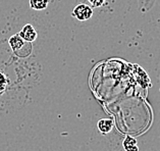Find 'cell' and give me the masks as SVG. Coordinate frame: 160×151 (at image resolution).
Here are the masks:
<instances>
[{
	"mask_svg": "<svg viewBox=\"0 0 160 151\" xmlns=\"http://www.w3.org/2000/svg\"><path fill=\"white\" fill-rule=\"evenodd\" d=\"M8 44L10 46L11 50H12V52L14 53V55H17L18 57H21V58L28 57L29 55H31V53H32V50H33L32 43L25 41L18 34L12 35V36L9 38Z\"/></svg>",
	"mask_w": 160,
	"mask_h": 151,
	"instance_id": "6da1fadb",
	"label": "cell"
},
{
	"mask_svg": "<svg viewBox=\"0 0 160 151\" xmlns=\"http://www.w3.org/2000/svg\"><path fill=\"white\" fill-rule=\"evenodd\" d=\"M93 13H94V11H93L91 6H89L88 4H85V3H81V4H78L75 8H73L72 14L78 21L85 22L92 18Z\"/></svg>",
	"mask_w": 160,
	"mask_h": 151,
	"instance_id": "7a4b0ae2",
	"label": "cell"
},
{
	"mask_svg": "<svg viewBox=\"0 0 160 151\" xmlns=\"http://www.w3.org/2000/svg\"><path fill=\"white\" fill-rule=\"evenodd\" d=\"M18 35L25 41L31 42V43L36 40L38 37L37 31L34 29V27L31 24H27L26 26H24V28L21 30V32L18 33Z\"/></svg>",
	"mask_w": 160,
	"mask_h": 151,
	"instance_id": "3957f363",
	"label": "cell"
},
{
	"mask_svg": "<svg viewBox=\"0 0 160 151\" xmlns=\"http://www.w3.org/2000/svg\"><path fill=\"white\" fill-rule=\"evenodd\" d=\"M156 0H137V3H138V7L139 10L141 13H147V11L151 10L153 8V6L155 4Z\"/></svg>",
	"mask_w": 160,
	"mask_h": 151,
	"instance_id": "277c9868",
	"label": "cell"
},
{
	"mask_svg": "<svg viewBox=\"0 0 160 151\" xmlns=\"http://www.w3.org/2000/svg\"><path fill=\"white\" fill-rule=\"evenodd\" d=\"M29 4L34 10H43L47 8L49 0H29Z\"/></svg>",
	"mask_w": 160,
	"mask_h": 151,
	"instance_id": "5b68a950",
	"label": "cell"
},
{
	"mask_svg": "<svg viewBox=\"0 0 160 151\" xmlns=\"http://www.w3.org/2000/svg\"><path fill=\"white\" fill-rule=\"evenodd\" d=\"M124 148L127 151H138V147L136 145V141L132 140V138H128L123 143Z\"/></svg>",
	"mask_w": 160,
	"mask_h": 151,
	"instance_id": "8992f818",
	"label": "cell"
},
{
	"mask_svg": "<svg viewBox=\"0 0 160 151\" xmlns=\"http://www.w3.org/2000/svg\"><path fill=\"white\" fill-rule=\"evenodd\" d=\"M99 129L104 132V133H107L109 130H111V123L108 119H104V121H101L99 123Z\"/></svg>",
	"mask_w": 160,
	"mask_h": 151,
	"instance_id": "52a82bcc",
	"label": "cell"
},
{
	"mask_svg": "<svg viewBox=\"0 0 160 151\" xmlns=\"http://www.w3.org/2000/svg\"><path fill=\"white\" fill-rule=\"evenodd\" d=\"M6 85H7V78L5 77L4 73L0 72V93H2L5 90Z\"/></svg>",
	"mask_w": 160,
	"mask_h": 151,
	"instance_id": "ba28073f",
	"label": "cell"
},
{
	"mask_svg": "<svg viewBox=\"0 0 160 151\" xmlns=\"http://www.w3.org/2000/svg\"><path fill=\"white\" fill-rule=\"evenodd\" d=\"M88 1L93 7H100L104 4L106 0H88Z\"/></svg>",
	"mask_w": 160,
	"mask_h": 151,
	"instance_id": "9c48e42d",
	"label": "cell"
}]
</instances>
